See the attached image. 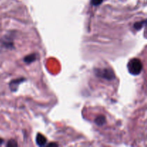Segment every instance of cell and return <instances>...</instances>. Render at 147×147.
<instances>
[{
	"label": "cell",
	"instance_id": "8",
	"mask_svg": "<svg viewBox=\"0 0 147 147\" xmlns=\"http://www.w3.org/2000/svg\"><path fill=\"white\" fill-rule=\"evenodd\" d=\"M103 2V0H91V4L93 6H98Z\"/></svg>",
	"mask_w": 147,
	"mask_h": 147
},
{
	"label": "cell",
	"instance_id": "9",
	"mask_svg": "<svg viewBox=\"0 0 147 147\" xmlns=\"http://www.w3.org/2000/svg\"><path fill=\"white\" fill-rule=\"evenodd\" d=\"M7 145H8V146H17V143H16L14 141H11V142L9 141Z\"/></svg>",
	"mask_w": 147,
	"mask_h": 147
},
{
	"label": "cell",
	"instance_id": "5",
	"mask_svg": "<svg viewBox=\"0 0 147 147\" xmlns=\"http://www.w3.org/2000/svg\"><path fill=\"white\" fill-rule=\"evenodd\" d=\"M95 122H96V123L98 126H103V125L105 124L106 122V117H105L104 116H103V115H100V116L96 117Z\"/></svg>",
	"mask_w": 147,
	"mask_h": 147
},
{
	"label": "cell",
	"instance_id": "4",
	"mask_svg": "<svg viewBox=\"0 0 147 147\" xmlns=\"http://www.w3.org/2000/svg\"><path fill=\"white\" fill-rule=\"evenodd\" d=\"M24 78H19V79H16V80H14L13 81L11 82L10 83V87H11V90H17V87L18 86H20L23 81H24Z\"/></svg>",
	"mask_w": 147,
	"mask_h": 147
},
{
	"label": "cell",
	"instance_id": "7",
	"mask_svg": "<svg viewBox=\"0 0 147 147\" xmlns=\"http://www.w3.org/2000/svg\"><path fill=\"white\" fill-rule=\"evenodd\" d=\"M147 24V20H144V21L139 22L135 23L134 25V27L136 30H139L144 27V24Z\"/></svg>",
	"mask_w": 147,
	"mask_h": 147
},
{
	"label": "cell",
	"instance_id": "10",
	"mask_svg": "<svg viewBox=\"0 0 147 147\" xmlns=\"http://www.w3.org/2000/svg\"><path fill=\"white\" fill-rule=\"evenodd\" d=\"M49 146H57V144H49Z\"/></svg>",
	"mask_w": 147,
	"mask_h": 147
},
{
	"label": "cell",
	"instance_id": "11",
	"mask_svg": "<svg viewBox=\"0 0 147 147\" xmlns=\"http://www.w3.org/2000/svg\"><path fill=\"white\" fill-rule=\"evenodd\" d=\"M2 142H3V140H2V139H0V144H1L2 143Z\"/></svg>",
	"mask_w": 147,
	"mask_h": 147
},
{
	"label": "cell",
	"instance_id": "1",
	"mask_svg": "<svg viewBox=\"0 0 147 147\" xmlns=\"http://www.w3.org/2000/svg\"><path fill=\"white\" fill-rule=\"evenodd\" d=\"M127 67L129 73L134 76H138L140 74L143 69V65L139 59L134 58L129 62Z\"/></svg>",
	"mask_w": 147,
	"mask_h": 147
},
{
	"label": "cell",
	"instance_id": "2",
	"mask_svg": "<svg viewBox=\"0 0 147 147\" xmlns=\"http://www.w3.org/2000/svg\"><path fill=\"white\" fill-rule=\"evenodd\" d=\"M96 75L98 77L102 78L106 80H111L114 79L115 75L114 72L109 68H103V69H98L96 71Z\"/></svg>",
	"mask_w": 147,
	"mask_h": 147
},
{
	"label": "cell",
	"instance_id": "3",
	"mask_svg": "<svg viewBox=\"0 0 147 147\" xmlns=\"http://www.w3.org/2000/svg\"><path fill=\"white\" fill-rule=\"evenodd\" d=\"M36 143L38 146H43L47 143V139L41 134H38L36 136Z\"/></svg>",
	"mask_w": 147,
	"mask_h": 147
},
{
	"label": "cell",
	"instance_id": "6",
	"mask_svg": "<svg viewBox=\"0 0 147 147\" xmlns=\"http://www.w3.org/2000/svg\"><path fill=\"white\" fill-rule=\"evenodd\" d=\"M37 57H36V55L35 54H31V55H28L26 56L24 58V62L25 63H31L32 62H34V60H36Z\"/></svg>",
	"mask_w": 147,
	"mask_h": 147
}]
</instances>
